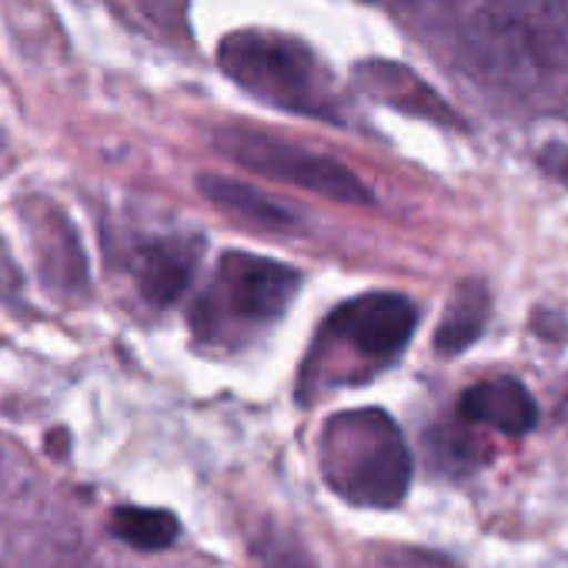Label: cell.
Instances as JSON below:
<instances>
[{"mask_svg":"<svg viewBox=\"0 0 568 568\" xmlns=\"http://www.w3.org/2000/svg\"><path fill=\"white\" fill-rule=\"evenodd\" d=\"M428 48L468 81L538 94L568 71V0H408Z\"/></svg>","mask_w":568,"mask_h":568,"instance_id":"obj_1","label":"cell"},{"mask_svg":"<svg viewBox=\"0 0 568 568\" xmlns=\"http://www.w3.org/2000/svg\"><path fill=\"white\" fill-rule=\"evenodd\" d=\"M322 475L335 495L358 508H398L408 495L412 458L395 418L382 408L328 418L322 432Z\"/></svg>","mask_w":568,"mask_h":568,"instance_id":"obj_2","label":"cell"},{"mask_svg":"<svg viewBox=\"0 0 568 568\" xmlns=\"http://www.w3.org/2000/svg\"><path fill=\"white\" fill-rule=\"evenodd\" d=\"M298 284L302 274L292 264L231 251L217 261L191 312V325L207 345H241L288 312Z\"/></svg>","mask_w":568,"mask_h":568,"instance_id":"obj_3","label":"cell"},{"mask_svg":"<svg viewBox=\"0 0 568 568\" xmlns=\"http://www.w3.org/2000/svg\"><path fill=\"white\" fill-rule=\"evenodd\" d=\"M217 61L234 84L271 108L322 121H342L328 71L295 38L274 31H241L221 44Z\"/></svg>","mask_w":568,"mask_h":568,"instance_id":"obj_4","label":"cell"},{"mask_svg":"<svg viewBox=\"0 0 568 568\" xmlns=\"http://www.w3.org/2000/svg\"><path fill=\"white\" fill-rule=\"evenodd\" d=\"M415 325L418 312L405 295L372 292L338 305L322 328L305 382H355L392 365L412 342Z\"/></svg>","mask_w":568,"mask_h":568,"instance_id":"obj_5","label":"cell"},{"mask_svg":"<svg viewBox=\"0 0 568 568\" xmlns=\"http://www.w3.org/2000/svg\"><path fill=\"white\" fill-rule=\"evenodd\" d=\"M221 151L237 161L241 168L305 187L312 194L342 201V204H372V191L358 181L355 171H348L342 161L328 158V154H315L302 144L281 141L274 134L264 131H251V128H231L217 134Z\"/></svg>","mask_w":568,"mask_h":568,"instance_id":"obj_6","label":"cell"},{"mask_svg":"<svg viewBox=\"0 0 568 568\" xmlns=\"http://www.w3.org/2000/svg\"><path fill=\"white\" fill-rule=\"evenodd\" d=\"M458 415L468 425H485L501 435H525L538 422L535 398L515 378H491L471 385L458 398Z\"/></svg>","mask_w":568,"mask_h":568,"instance_id":"obj_7","label":"cell"},{"mask_svg":"<svg viewBox=\"0 0 568 568\" xmlns=\"http://www.w3.org/2000/svg\"><path fill=\"white\" fill-rule=\"evenodd\" d=\"M197 264V244L184 237L151 241L138 257V284L151 305H171L184 295Z\"/></svg>","mask_w":568,"mask_h":568,"instance_id":"obj_8","label":"cell"},{"mask_svg":"<svg viewBox=\"0 0 568 568\" xmlns=\"http://www.w3.org/2000/svg\"><path fill=\"white\" fill-rule=\"evenodd\" d=\"M201 194L217 204L221 211L254 224V227H264V231H292L298 227V217L295 211L281 207L277 201H271L267 194L241 184V181H231V178H217V174H204L201 181Z\"/></svg>","mask_w":568,"mask_h":568,"instance_id":"obj_9","label":"cell"},{"mask_svg":"<svg viewBox=\"0 0 568 568\" xmlns=\"http://www.w3.org/2000/svg\"><path fill=\"white\" fill-rule=\"evenodd\" d=\"M485 322H488L485 288H478V284H465V288L452 298V305L438 325V335H435L438 352H445V355L465 352L485 332Z\"/></svg>","mask_w":568,"mask_h":568,"instance_id":"obj_10","label":"cell"},{"mask_svg":"<svg viewBox=\"0 0 568 568\" xmlns=\"http://www.w3.org/2000/svg\"><path fill=\"white\" fill-rule=\"evenodd\" d=\"M178 518L164 508H134L124 505L111 515V531L114 538H121L131 548L141 551H161L168 545H174L178 538Z\"/></svg>","mask_w":568,"mask_h":568,"instance_id":"obj_11","label":"cell"},{"mask_svg":"<svg viewBox=\"0 0 568 568\" xmlns=\"http://www.w3.org/2000/svg\"><path fill=\"white\" fill-rule=\"evenodd\" d=\"M365 78L375 84L378 94H385V101H392V104H398V108H405V111H412V114H425V118H438V121H455L452 111H448L442 101H435V94H428V91L422 88V81L412 78V74L402 71V68H385V64H378V68H368Z\"/></svg>","mask_w":568,"mask_h":568,"instance_id":"obj_12","label":"cell"},{"mask_svg":"<svg viewBox=\"0 0 568 568\" xmlns=\"http://www.w3.org/2000/svg\"><path fill=\"white\" fill-rule=\"evenodd\" d=\"M264 568H315V561L302 548H277V541H267Z\"/></svg>","mask_w":568,"mask_h":568,"instance_id":"obj_13","label":"cell"},{"mask_svg":"<svg viewBox=\"0 0 568 568\" xmlns=\"http://www.w3.org/2000/svg\"><path fill=\"white\" fill-rule=\"evenodd\" d=\"M134 4L148 21H158V24L181 21V0H134Z\"/></svg>","mask_w":568,"mask_h":568,"instance_id":"obj_14","label":"cell"}]
</instances>
